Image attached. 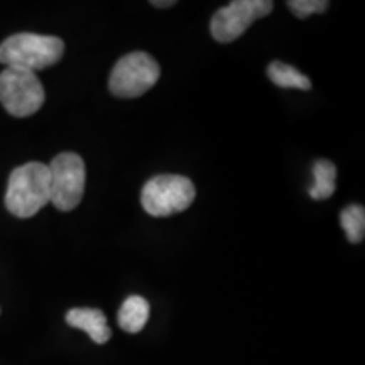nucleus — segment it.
I'll list each match as a JSON object with an SVG mask.
<instances>
[{"label": "nucleus", "instance_id": "nucleus-1", "mask_svg": "<svg viewBox=\"0 0 365 365\" xmlns=\"http://www.w3.org/2000/svg\"><path fill=\"white\" fill-rule=\"evenodd\" d=\"M51 202V176L43 163H27L9 176L6 207L14 217L31 218Z\"/></svg>", "mask_w": 365, "mask_h": 365}, {"label": "nucleus", "instance_id": "nucleus-2", "mask_svg": "<svg viewBox=\"0 0 365 365\" xmlns=\"http://www.w3.org/2000/svg\"><path fill=\"white\" fill-rule=\"evenodd\" d=\"M65 54V43L56 36L33 33L12 34L0 44V63L36 73L56 65Z\"/></svg>", "mask_w": 365, "mask_h": 365}, {"label": "nucleus", "instance_id": "nucleus-3", "mask_svg": "<svg viewBox=\"0 0 365 365\" xmlns=\"http://www.w3.org/2000/svg\"><path fill=\"white\" fill-rule=\"evenodd\" d=\"M196 190L190 178L159 175L150 178L140 191V205L149 215L170 217L185 212L195 202Z\"/></svg>", "mask_w": 365, "mask_h": 365}, {"label": "nucleus", "instance_id": "nucleus-4", "mask_svg": "<svg viewBox=\"0 0 365 365\" xmlns=\"http://www.w3.org/2000/svg\"><path fill=\"white\" fill-rule=\"evenodd\" d=\"M161 68L150 54L134 51L122 56L113 66L108 88L118 98H137L158 83Z\"/></svg>", "mask_w": 365, "mask_h": 365}, {"label": "nucleus", "instance_id": "nucleus-5", "mask_svg": "<svg viewBox=\"0 0 365 365\" xmlns=\"http://www.w3.org/2000/svg\"><path fill=\"white\" fill-rule=\"evenodd\" d=\"M44 86L33 71L6 68L0 73V103L12 117H29L43 107Z\"/></svg>", "mask_w": 365, "mask_h": 365}, {"label": "nucleus", "instance_id": "nucleus-6", "mask_svg": "<svg viewBox=\"0 0 365 365\" xmlns=\"http://www.w3.org/2000/svg\"><path fill=\"white\" fill-rule=\"evenodd\" d=\"M48 168L51 176V203L61 212H71L78 207L85 193L83 159L75 153H61Z\"/></svg>", "mask_w": 365, "mask_h": 365}, {"label": "nucleus", "instance_id": "nucleus-7", "mask_svg": "<svg viewBox=\"0 0 365 365\" xmlns=\"http://www.w3.org/2000/svg\"><path fill=\"white\" fill-rule=\"evenodd\" d=\"M271 0H234L215 12L210 22V33L218 43L239 39L255 21L272 12Z\"/></svg>", "mask_w": 365, "mask_h": 365}, {"label": "nucleus", "instance_id": "nucleus-8", "mask_svg": "<svg viewBox=\"0 0 365 365\" xmlns=\"http://www.w3.org/2000/svg\"><path fill=\"white\" fill-rule=\"evenodd\" d=\"M66 323L88 333L95 344H107L112 336L110 327L107 325V317L95 308H73L66 313Z\"/></svg>", "mask_w": 365, "mask_h": 365}, {"label": "nucleus", "instance_id": "nucleus-9", "mask_svg": "<svg viewBox=\"0 0 365 365\" xmlns=\"http://www.w3.org/2000/svg\"><path fill=\"white\" fill-rule=\"evenodd\" d=\"M150 307L143 296H129L118 309V327L127 333H139L149 319Z\"/></svg>", "mask_w": 365, "mask_h": 365}, {"label": "nucleus", "instance_id": "nucleus-10", "mask_svg": "<svg viewBox=\"0 0 365 365\" xmlns=\"http://www.w3.org/2000/svg\"><path fill=\"white\" fill-rule=\"evenodd\" d=\"M314 185L309 188V196L313 200H327L335 193L336 188V168L328 159H318L313 164Z\"/></svg>", "mask_w": 365, "mask_h": 365}, {"label": "nucleus", "instance_id": "nucleus-11", "mask_svg": "<svg viewBox=\"0 0 365 365\" xmlns=\"http://www.w3.org/2000/svg\"><path fill=\"white\" fill-rule=\"evenodd\" d=\"M267 76L274 85L281 86V88H298L304 91L312 88V81L307 75L282 61H272L267 66Z\"/></svg>", "mask_w": 365, "mask_h": 365}, {"label": "nucleus", "instance_id": "nucleus-12", "mask_svg": "<svg viewBox=\"0 0 365 365\" xmlns=\"http://www.w3.org/2000/svg\"><path fill=\"white\" fill-rule=\"evenodd\" d=\"M341 228L350 244H360L365 235V210L362 205H350L340 213Z\"/></svg>", "mask_w": 365, "mask_h": 365}, {"label": "nucleus", "instance_id": "nucleus-13", "mask_svg": "<svg viewBox=\"0 0 365 365\" xmlns=\"http://www.w3.org/2000/svg\"><path fill=\"white\" fill-rule=\"evenodd\" d=\"M330 4L327 0H291L287 2L289 11L294 14L298 19H307L312 14H322L325 12Z\"/></svg>", "mask_w": 365, "mask_h": 365}, {"label": "nucleus", "instance_id": "nucleus-14", "mask_svg": "<svg viewBox=\"0 0 365 365\" xmlns=\"http://www.w3.org/2000/svg\"><path fill=\"white\" fill-rule=\"evenodd\" d=\"M153 4L154 7H161V9H166V7H173V6H176V2L175 0H153Z\"/></svg>", "mask_w": 365, "mask_h": 365}]
</instances>
